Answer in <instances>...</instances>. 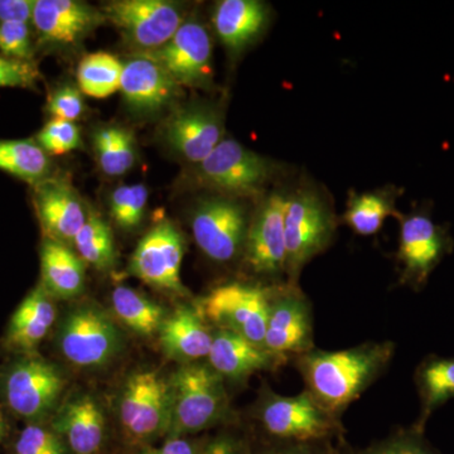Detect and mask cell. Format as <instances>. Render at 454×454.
Listing matches in <instances>:
<instances>
[{"instance_id":"6da1fadb","label":"cell","mask_w":454,"mask_h":454,"mask_svg":"<svg viewBox=\"0 0 454 454\" xmlns=\"http://www.w3.org/2000/svg\"><path fill=\"white\" fill-rule=\"evenodd\" d=\"M395 351L393 340H369L340 351L315 348L291 363L303 379L304 390L327 413L342 420L349 405L387 372Z\"/></svg>"},{"instance_id":"7a4b0ae2","label":"cell","mask_w":454,"mask_h":454,"mask_svg":"<svg viewBox=\"0 0 454 454\" xmlns=\"http://www.w3.org/2000/svg\"><path fill=\"white\" fill-rule=\"evenodd\" d=\"M170 419L167 438L196 437L236 426L229 390L207 361L184 364L169 376Z\"/></svg>"},{"instance_id":"3957f363","label":"cell","mask_w":454,"mask_h":454,"mask_svg":"<svg viewBox=\"0 0 454 454\" xmlns=\"http://www.w3.org/2000/svg\"><path fill=\"white\" fill-rule=\"evenodd\" d=\"M249 415L256 429L250 435L258 441L348 442L342 420L327 413L307 390L280 395L262 382Z\"/></svg>"},{"instance_id":"277c9868","label":"cell","mask_w":454,"mask_h":454,"mask_svg":"<svg viewBox=\"0 0 454 454\" xmlns=\"http://www.w3.org/2000/svg\"><path fill=\"white\" fill-rule=\"evenodd\" d=\"M330 200L313 186L288 193L286 210V282L300 286L303 269L333 245L339 227Z\"/></svg>"},{"instance_id":"5b68a950","label":"cell","mask_w":454,"mask_h":454,"mask_svg":"<svg viewBox=\"0 0 454 454\" xmlns=\"http://www.w3.org/2000/svg\"><path fill=\"white\" fill-rule=\"evenodd\" d=\"M170 419V382L160 370L143 369L128 376L119 397L118 420L131 450L167 438Z\"/></svg>"},{"instance_id":"8992f818","label":"cell","mask_w":454,"mask_h":454,"mask_svg":"<svg viewBox=\"0 0 454 454\" xmlns=\"http://www.w3.org/2000/svg\"><path fill=\"white\" fill-rule=\"evenodd\" d=\"M276 286L264 283L221 284L195 304L212 327L230 331L264 348L269 309Z\"/></svg>"},{"instance_id":"52a82bcc","label":"cell","mask_w":454,"mask_h":454,"mask_svg":"<svg viewBox=\"0 0 454 454\" xmlns=\"http://www.w3.org/2000/svg\"><path fill=\"white\" fill-rule=\"evenodd\" d=\"M283 166L250 151L235 139H223L212 153L196 164V181L223 195L252 196L262 192Z\"/></svg>"},{"instance_id":"ba28073f","label":"cell","mask_w":454,"mask_h":454,"mask_svg":"<svg viewBox=\"0 0 454 454\" xmlns=\"http://www.w3.org/2000/svg\"><path fill=\"white\" fill-rule=\"evenodd\" d=\"M57 346L66 361L82 369L109 365L122 348V336L109 315L94 304L70 310L59 325Z\"/></svg>"},{"instance_id":"9c48e42d","label":"cell","mask_w":454,"mask_h":454,"mask_svg":"<svg viewBox=\"0 0 454 454\" xmlns=\"http://www.w3.org/2000/svg\"><path fill=\"white\" fill-rule=\"evenodd\" d=\"M399 282L413 291H422L442 260L453 252L450 229L433 220L428 207L399 217Z\"/></svg>"},{"instance_id":"30bf717a","label":"cell","mask_w":454,"mask_h":454,"mask_svg":"<svg viewBox=\"0 0 454 454\" xmlns=\"http://www.w3.org/2000/svg\"><path fill=\"white\" fill-rule=\"evenodd\" d=\"M315 348L312 301L300 286H277L269 309L264 348L286 365Z\"/></svg>"},{"instance_id":"8fae6325","label":"cell","mask_w":454,"mask_h":454,"mask_svg":"<svg viewBox=\"0 0 454 454\" xmlns=\"http://www.w3.org/2000/svg\"><path fill=\"white\" fill-rule=\"evenodd\" d=\"M249 225L243 203L225 197L202 200L191 221L197 247L206 258L219 264L243 258Z\"/></svg>"},{"instance_id":"7c38bea8","label":"cell","mask_w":454,"mask_h":454,"mask_svg":"<svg viewBox=\"0 0 454 454\" xmlns=\"http://www.w3.org/2000/svg\"><path fill=\"white\" fill-rule=\"evenodd\" d=\"M286 200L284 191L265 197L247 231L243 260L253 274L268 280V286L286 283Z\"/></svg>"},{"instance_id":"4fadbf2b","label":"cell","mask_w":454,"mask_h":454,"mask_svg":"<svg viewBox=\"0 0 454 454\" xmlns=\"http://www.w3.org/2000/svg\"><path fill=\"white\" fill-rule=\"evenodd\" d=\"M66 378L55 364L41 357H25L9 367L3 393L14 414L35 420L46 417L64 393Z\"/></svg>"},{"instance_id":"5bb4252c","label":"cell","mask_w":454,"mask_h":454,"mask_svg":"<svg viewBox=\"0 0 454 454\" xmlns=\"http://www.w3.org/2000/svg\"><path fill=\"white\" fill-rule=\"evenodd\" d=\"M186 243L170 221H162L143 236L130 259L129 271L155 288L186 295L181 269Z\"/></svg>"},{"instance_id":"9a60e30c","label":"cell","mask_w":454,"mask_h":454,"mask_svg":"<svg viewBox=\"0 0 454 454\" xmlns=\"http://www.w3.org/2000/svg\"><path fill=\"white\" fill-rule=\"evenodd\" d=\"M103 14L145 52L160 50L184 23L182 9L164 0H118L106 4Z\"/></svg>"},{"instance_id":"2e32d148","label":"cell","mask_w":454,"mask_h":454,"mask_svg":"<svg viewBox=\"0 0 454 454\" xmlns=\"http://www.w3.org/2000/svg\"><path fill=\"white\" fill-rule=\"evenodd\" d=\"M212 50L214 46L207 28L196 20H187L179 27L172 40L160 50L146 53L166 68L178 86L207 88L214 77Z\"/></svg>"},{"instance_id":"e0dca14e","label":"cell","mask_w":454,"mask_h":454,"mask_svg":"<svg viewBox=\"0 0 454 454\" xmlns=\"http://www.w3.org/2000/svg\"><path fill=\"white\" fill-rule=\"evenodd\" d=\"M223 114L211 106H192L173 114L164 136L170 148L192 164L201 163L223 139Z\"/></svg>"},{"instance_id":"ac0fdd59","label":"cell","mask_w":454,"mask_h":454,"mask_svg":"<svg viewBox=\"0 0 454 454\" xmlns=\"http://www.w3.org/2000/svg\"><path fill=\"white\" fill-rule=\"evenodd\" d=\"M207 364L226 384L243 385L259 372H276L286 366L262 346L230 331L214 328Z\"/></svg>"},{"instance_id":"d6986e66","label":"cell","mask_w":454,"mask_h":454,"mask_svg":"<svg viewBox=\"0 0 454 454\" xmlns=\"http://www.w3.org/2000/svg\"><path fill=\"white\" fill-rule=\"evenodd\" d=\"M71 454H103L106 446V417L91 394L71 397L51 424Z\"/></svg>"},{"instance_id":"ffe728a7","label":"cell","mask_w":454,"mask_h":454,"mask_svg":"<svg viewBox=\"0 0 454 454\" xmlns=\"http://www.w3.org/2000/svg\"><path fill=\"white\" fill-rule=\"evenodd\" d=\"M178 88L166 68L149 53L143 52L122 64L121 91L136 112H160L177 97Z\"/></svg>"},{"instance_id":"44dd1931","label":"cell","mask_w":454,"mask_h":454,"mask_svg":"<svg viewBox=\"0 0 454 454\" xmlns=\"http://www.w3.org/2000/svg\"><path fill=\"white\" fill-rule=\"evenodd\" d=\"M35 202L47 239L74 244L89 216L74 188L65 182L46 179L35 186Z\"/></svg>"},{"instance_id":"7402d4cb","label":"cell","mask_w":454,"mask_h":454,"mask_svg":"<svg viewBox=\"0 0 454 454\" xmlns=\"http://www.w3.org/2000/svg\"><path fill=\"white\" fill-rule=\"evenodd\" d=\"M214 331L193 303L182 304L167 316L158 334L164 354L184 365L207 360Z\"/></svg>"},{"instance_id":"603a6c76","label":"cell","mask_w":454,"mask_h":454,"mask_svg":"<svg viewBox=\"0 0 454 454\" xmlns=\"http://www.w3.org/2000/svg\"><path fill=\"white\" fill-rule=\"evenodd\" d=\"M106 20L103 13L77 0H37L32 22L42 40L73 44Z\"/></svg>"},{"instance_id":"cb8c5ba5","label":"cell","mask_w":454,"mask_h":454,"mask_svg":"<svg viewBox=\"0 0 454 454\" xmlns=\"http://www.w3.org/2000/svg\"><path fill=\"white\" fill-rule=\"evenodd\" d=\"M270 11L259 0H223L215 8L212 25L231 53H239L258 40L267 28Z\"/></svg>"},{"instance_id":"d4e9b609","label":"cell","mask_w":454,"mask_h":454,"mask_svg":"<svg viewBox=\"0 0 454 454\" xmlns=\"http://www.w3.org/2000/svg\"><path fill=\"white\" fill-rule=\"evenodd\" d=\"M56 321L53 297L40 286L18 306L12 316L7 331L9 348L20 352H31L46 339Z\"/></svg>"},{"instance_id":"484cf974","label":"cell","mask_w":454,"mask_h":454,"mask_svg":"<svg viewBox=\"0 0 454 454\" xmlns=\"http://www.w3.org/2000/svg\"><path fill=\"white\" fill-rule=\"evenodd\" d=\"M413 380L420 403L419 417L413 426L426 432L433 413L454 400V356L428 355L415 369Z\"/></svg>"},{"instance_id":"4316f807","label":"cell","mask_w":454,"mask_h":454,"mask_svg":"<svg viewBox=\"0 0 454 454\" xmlns=\"http://www.w3.org/2000/svg\"><path fill=\"white\" fill-rule=\"evenodd\" d=\"M42 286L51 297L70 300L85 288V262L68 245L47 239L41 250Z\"/></svg>"},{"instance_id":"83f0119b","label":"cell","mask_w":454,"mask_h":454,"mask_svg":"<svg viewBox=\"0 0 454 454\" xmlns=\"http://www.w3.org/2000/svg\"><path fill=\"white\" fill-rule=\"evenodd\" d=\"M402 191L395 186L379 188L372 192H349L345 214L340 223L348 225L355 234L372 236L378 234L389 217L399 220L402 212L396 208V201Z\"/></svg>"},{"instance_id":"f1b7e54d","label":"cell","mask_w":454,"mask_h":454,"mask_svg":"<svg viewBox=\"0 0 454 454\" xmlns=\"http://www.w3.org/2000/svg\"><path fill=\"white\" fill-rule=\"evenodd\" d=\"M112 304L116 318L139 336H154L160 333L168 316L164 307L130 286H116Z\"/></svg>"},{"instance_id":"f546056e","label":"cell","mask_w":454,"mask_h":454,"mask_svg":"<svg viewBox=\"0 0 454 454\" xmlns=\"http://www.w3.org/2000/svg\"><path fill=\"white\" fill-rule=\"evenodd\" d=\"M51 169L49 154L32 140H0V170L40 184L46 181Z\"/></svg>"},{"instance_id":"4dcf8cb0","label":"cell","mask_w":454,"mask_h":454,"mask_svg":"<svg viewBox=\"0 0 454 454\" xmlns=\"http://www.w3.org/2000/svg\"><path fill=\"white\" fill-rule=\"evenodd\" d=\"M94 151L101 170L112 177L125 175L136 163V142L124 128H100L94 134Z\"/></svg>"},{"instance_id":"1f68e13d","label":"cell","mask_w":454,"mask_h":454,"mask_svg":"<svg viewBox=\"0 0 454 454\" xmlns=\"http://www.w3.org/2000/svg\"><path fill=\"white\" fill-rule=\"evenodd\" d=\"M122 64L118 57L95 52L83 57L77 67V82L82 94L106 98L121 90Z\"/></svg>"},{"instance_id":"d6a6232c","label":"cell","mask_w":454,"mask_h":454,"mask_svg":"<svg viewBox=\"0 0 454 454\" xmlns=\"http://www.w3.org/2000/svg\"><path fill=\"white\" fill-rule=\"evenodd\" d=\"M80 259L98 270H106L115 262V244L112 229L97 214H90L85 225L74 240Z\"/></svg>"},{"instance_id":"836d02e7","label":"cell","mask_w":454,"mask_h":454,"mask_svg":"<svg viewBox=\"0 0 454 454\" xmlns=\"http://www.w3.org/2000/svg\"><path fill=\"white\" fill-rule=\"evenodd\" d=\"M342 454H444L427 439L426 432L411 427L391 430L387 437L373 441L365 447L343 444Z\"/></svg>"},{"instance_id":"e575fe53","label":"cell","mask_w":454,"mask_h":454,"mask_svg":"<svg viewBox=\"0 0 454 454\" xmlns=\"http://www.w3.org/2000/svg\"><path fill=\"white\" fill-rule=\"evenodd\" d=\"M148 190L145 184H122L110 197V214L116 225L134 230L145 217Z\"/></svg>"},{"instance_id":"d590c367","label":"cell","mask_w":454,"mask_h":454,"mask_svg":"<svg viewBox=\"0 0 454 454\" xmlns=\"http://www.w3.org/2000/svg\"><path fill=\"white\" fill-rule=\"evenodd\" d=\"M14 454H71L64 439L52 428L28 424L18 435Z\"/></svg>"},{"instance_id":"8d00e7d4","label":"cell","mask_w":454,"mask_h":454,"mask_svg":"<svg viewBox=\"0 0 454 454\" xmlns=\"http://www.w3.org/2000/svg\"><path fill=\"white\" fill-rule=\"evenodd\" d=\"M37 142L47 154L62 155L79 148L82 137L74 122L52 119L38 133Z\"/></svg>"},{"instance_id":"74e56055","label":"cell","mask_w":454,"mask_h":454,"mask_svg":"<svg viewBox=\"0 0 454 454\" xmlns=\"http://www.w3.org/2000/svg\"><path fill=\"white\" fill-rule=\"evenodd\" d=\"M343 444L334 442L258 441L252 437L250 454H342Z\"/></svg>"},{"instance_id":"f35d334b","label":"cell","mask_w":454,"mask_h":454,"mask_svg":"<svg viewBox=\"0 0 454 454\" xmlns=\"http://www.w3.org/2000/svg\"><path fill=\"white\" fill-rule=\"evenodd\" d=\"M0 51L11 59L32 61L31 32L26 23H0Z\"/></svg>"},{"instance_id":"ab89813d","label":"cell","mask_w":454,"mask_h":454,"mask_svg":"<svg viewBox=\"0 0 454 454\" xmlns=\"http://www.w3.org/2000/svg\"><path fill=\"white\" fill-rule=\"evenodd\" d=\"M252 435L236 426L221 428L216 434L208 435L203 454H250Z\"/></svg>"},{"instance_id":"60d3db41","label":"cell","mask_w":454,"mask_h":454,"mask_svg":"<svg viewBox=\"0 0 454 454\" xmlns=\"http://www.w3.org/2000/svg\"><path fill=\"white\" fill-rule=\"evenodd\" d=\"M40 76L32 61L0 56V88H33Z\"/></svg>"},{"instance_id":"b9f144b4","label":"cell","mask_w":454,"mask_h":454,"mask_svg":"<svg viewBox=\"0 0 454 454\" xmlns=\"http://www.w3.org/2000/svg\"><path fill=\"white\" fill-rule=\"evenodd\" d=\"M85 103L79 90L65 86L57 90L50 98L49 112L53 119L74 121L82 115Z\"/></svg>"},{"instance_id":"7bdbcfd3","label":"cell","mask_w":454,"mask_h":454,"mask_svg":"<svg viewBox=\"0 0 454 454\" xmlns=\"http://www.w3.org/2000/svg\"><path fill=\"white\" fill-rule=\"evenodd\" d=\"M208 435L166 438L160 444L134 450L131 454H203Z\"/></svg>"},{"instance_id":"ee69618b","label":"cell","mask_w":454,"mask_h":454,"mask_svg":"<svg viewBox=\"0 0 454 454\" xmlns=\"http://www.w3.org/2000/svg\"><path fill=\"white\" fill-rule=\"evenodd\" d=\"M35 2L31 0H0V23H26L33 18Z\"/></svg>"},{"instance_id":"f6af8a7d","label":"cell","mask_w":454,"mask_h":454,"mask_svg":"<svg viewBox=\"0 0 454 454\" xmlns=\"http://www.w3.org/2000/svg\"><path fill=\"white\" fill-rule=\"evenodd\" d=\"M8 434V423L5 419L4 414L0 411V443L4 441Z\"/></svg>"}]
</instances>
